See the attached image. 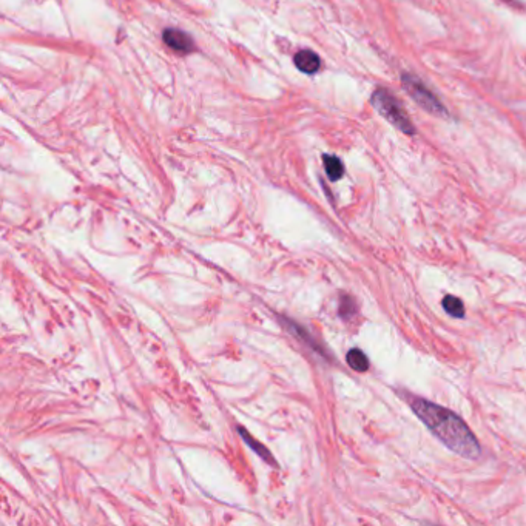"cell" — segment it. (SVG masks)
Returning a JSON list of instances; mask_svg holds the SVG:
<instances>
[{"label": "cell", "instance_id": "obj_1", "mask_svg": "<svg viewBox=\"0 0 526 526\" xmlns=\"http://www.w3.org/2000/svg\"><path fill=\"white\" fill-rule=\"evenodd\" d=\"M410 408L426 424V428L451 451L469 460L478 459L482 448H480L477 437L468 428V424L452 410L417 397L410 400Z\"/></svg>", "mask_w": 526, "mask_h": 526}, {"label": "cell", "instance_id": "obj_4", "mask_svg": "<svg viewBox=\"0 0 526 526\" xmlns=\"http://www.w3.org/2000/svg\"><path fill=\"white\" fill-rule=\"evenodd\" d=\"M164 42L169 47L178 53H190L193 50V41L187 33L181 32V29L169 28L164 32Z\"/></svg>", "mask_w": 526, "mask_h": 526}, {"label": "cell", "instance_id": "obj_9", "mask_svg": "<svg viewBox=\"0 0 526 526\" xmlns=\"http://www.w3.org/2000/svg\"><path fill=\"white\" fill-rule=\"evenodd\" d=\"M240 432H241V436L244 437V440H246L247 441V443L251 446V448H254L255 449V451H256V454H259V455H263V459L264 460H268V462H273L272 460V457L269 455V451H268V449H265L263 445H258V443H255V441H254V438H251L250 437V434H246V432H244L242 429H240Z\"/></svg>", "mask_w": 526, "mask_h": 526}, {"label": "cell", "instance_id": "obj_7", "mask_svg": "<svg viewBox=\"0 0 526 526\" xmlns=\"http://www.w3.org/2000/svg\"><path fill=\"white\" fill-rule=\"evenodd\" d=\"M347 364L357 372H364L369 369V360L360 349H352L349 350V354L346 357Z\"/></svg>", "mask_w": 526, "mask_h": 526}, {"label": "cell", "instance_id": "obj_2", "mask_svg": "<svg viewBox=\"0 0 526 526\" xmlns=\"http://www.w3.org/2000/svg\"><path fill=\"white\" fill-rule=\"evenodd\" d=\"M372 104L380 111L381 116H385L392 125L401 130L406 134H414L415 130L413 122H410L406 111L403 110V106L399 104L391 93H387L386 90H375V93L372 95Z\"/></svg>", "mask_w": 526, "mask_h": 526}, {"label": "cell", "instance_id": "obj_3", "mask_svg": "<svg viewBox=\"0 0 526 526\" xmlns=\"http://www.w3.org/2000/svg\"><path fill=\"white\" fill-rule=\"evenodd\" d=\"M401 83L408 91V95L410 97H414L415 102L420 106H423L424 110H428L432 114H437V116H446L445 106L440 104L438 99L434 96V93L429 88L424 87V83L418 79L417 76L405 74L401 78Z\"/></svg>", "mask_w": 526, "mask_h": 526}, {"label": "cell", "instance_id": "obj_8", "mask_svg": "<svg viewBox=\"0 0 526 526\" xmlns=\"http://www.w3.org/2000/svg\"><path fill=\"white\" fill-rule=\"evenodd\" d=\"M443 309L446 310V314L454 318H462L464 315V306L462 300L452 295H448L443 298Z\"/></svg>", "mask_w": 526, "mask_h": 526}, {"label": "cell", "instance_id": "obj_6", "mask_svg": "<svg viewBox=\"0 0 526 526\" xmlns=\"http://www.w3.org/2000/svg\"><path fill=\"white\" fill-rule=\"evenodd\" d=\"M323 159H324V169H326L327 177H329L331 181H338L342 174H345V165H342V162L337 156L326 155Z\"/></svg>", "mask_w": 526, "mask_h": 526}, {"label": "cell", "instance_id": "obj_5", "mask_svg": "<svg viewBox=\"0 0 526 526\" xmlns=\"http://www.w3.org/2000/svg\"><path fill=\"white\" fill-rule=\"evenodd\" d=\"M293 62L300 71L306 74H315L319 67H321V60L310 50H301L295 55Z\"/></svg>", "mask_w": 526, "mask_h": 526}]
</instances>
